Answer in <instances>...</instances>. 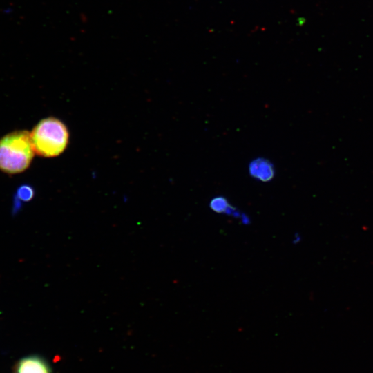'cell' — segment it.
<instances>
[{
	"instance_id": "obj_3",
	"label": "cell",
	"mask_w": 373,
	"mask_h": 373,
	"mask_svg": "<svg viewBox=\"0 0 373 373\" xmlns=\"http://www.w3.org/2000/svg\"><path fill=\"white\" fill-rule=\"evenodd\" d=\"M15 373H51L46 361L38 356L21 358L15 367Z\"/></svg>"
},
{
	"instance_id": "obj_5",
	"label": "cell",
	"mask_w": 373,
	"mask_h": 373,
	"mask_svg": "<svg viewBox=\"0 0 373 373\" xmlns=\"http://www.w3.org/2000/svg\"><path fill=\"white\" fill-rule=\"evenodd\" d=\"M210 207L213 211L219 213H226L228 214H232L233 212L235 213L233 209L229 204L227 200L224 198L219 197L213 198L210 203Z\"/></svg>"
},
{
	"instance_id": "obj_2",
	"label": "cell",
	"mask_w": 373,
	"mask_h": 373,
	"mask_svg": "<svg viewBox=\"0 0 373 373\" xmlns=\"http://www.w3.org/2000/svg\"><path fill=\"white\" fill-rule=\"evenodd\" d=\"M35 153L41 157H53L66 149L69 139L65 124L55 117L41 120L30 133Z\"/></svg>"
},
{
	"instance_id": "obj_1",
	"label": "cell",
	"mask_w": 373,
	"mask_h": 373,
	"mask_svg": "<svg viewBox=\"0 0 373 373\" xmlns=\"http://www.w3.org/2000/svg\"><path fill=\"white\" fill-rule=\"evenodd\" d=\"M30 133L18 130L0 139V171L17 174L26 170L34 156Z\"/></svg>"
},
{
	"instance_id": "obj_4",
	"label": "cell",
	"mask_w": 373,
	"mask_h": 373,
	"mask_svg": "<svg viewBox=\"0 0 373 373\" xmlns=\"http://www.w3.org/2000/svg\"><path fill=\"white\" fill-rule=\"evenodd\" d=\"M253 175L263 181L269 180L273 175V170L269 163L265 160H257L251 165Z\"/></svg>"
},
{
	"instance_id": "obj_6",
	"label": "cell",
	"mask_w": 373,
	"mask_h": 373,
	"mask_svg": "<svg viewBox=\"0 0 373 373\" xmlns=\"http://www.w3.org/2000/svg\"><path fill=\"white\" fill-rule=\"evenodd\" d=\"M15 199L19 202H28L35 195L34 189L29 185H23L19 187L17 191Z\"/></svg>"
}]
</instances>
